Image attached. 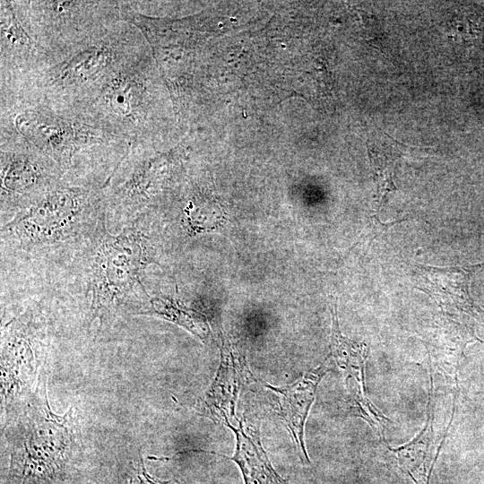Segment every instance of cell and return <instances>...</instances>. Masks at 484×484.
Wrapping results in <instances>:
<instances>
[{
	"label": "cell",
	"instance_id": "6da1fadb",
	"mask_svg": "<svg viewBox=\"0 0 484 484\" xmlns=\"http://www.w3.org/2000/svg\"><path fill=\"white\" fill-rule=\"evenodd\" d=\"M148 45L128 21L80 43L43 50L29 71L0 78V107L44 106L79 113L109 75Z\"/></svg>",
	"mask_w": 484,
	"mask_h": 484
},
{
	"label": "cell",
	"instance_id": "7a4b0ae2",
	"mask_svg": "<svg viewBox=\"0 0 484 484\" xmlns=\"http://www.w3.org/2000/svg\"><path fill=\"white\" fill-rule=\"evenodd\" d=\"M105 217L103 186L64 180L1 224L2 253L33 259L79 255Z\"/></svg>",
	"mask_w": 484,
	"mask_h": 484
},
{
	"label": "cell",
	"instance_id": "3957f363",
	"mask_svg": "<svg viewBox=\"0 0 484 484\" xmlns=\"http://www.w3.org/2000/svg\"><path fill=\"white\" fill-rule=\"evenodd\" d=\"M0 127L15 131L60 168L68 181L104 186L130 143L73 111L0 108Z\"/></svg>",
	"mask_w": 484,
	"mask_h": 484
},
{
	"label": "cell",
	"instance_id": "277c9868",
	"mask_svg": "<svg viewBox=\"0 0 484 484\" xmlns=\"http://www.w3.org/2000/svg\"><path fill=\"white\" fill-rule=\"evenodd\" d=\"M142 218L111 233L106 217L79 255L82 261L86 291L90 297V324H102L126 307L148 301L143 282L144 270L158 264L157 251L141 227Z\"/></svg>",
	"mask_w": 484,
	"mask_h": 484
},
{
	"label": "cell",
	"instance_id": "5b68a950",
	"mask_svg": "<svg viewBox=\"0 0 484 484\" xmlns=\"http://www.w3.org/2000/svg\"><path fill=\"white\" fill-rule=\"evenodd\" d=\"M162 80L148 43L109 75L78 114L130 145L154 146Z\"/></svg>",
	"mask_w": 484,
	"mask_h": 484
},
{
	"label": "cell",
	"instance_id": "8992f818",
	"mask_svg": "<svg viewBox=\"0 0 484 484\" xmlns=\"http://www.w3.org/2000/svg\"><path fill=\"white\" fill-rule=\"evenodd\" d=\"M124 2L12 0L20 21L43 50L85 41L126 21Z\"/></svg>",
	"mask_w": 484,
	"mask_h": 484
},
{
	"label": "cell",
	"instance_id": "52a82bcc",
	"mask_svg": "<svg viewBox=\"0 0 484 484\" xmlns=\"http://www.w3.org/2000/svg\"><path fill=\"white\" fill-rule=\"evenodd\" d=\"M175 153L131 144L103 186L106 219L128 226L154 207L170 178Z\"/></svg>",
	"mask_w": 484,
	"mask_h": 484
},
{
	"label": "cell",
	"instance_id": "ba28073f",
	"mask_svg": "<svg viewBox=\"0 0 484 484\" xmlns=\"http://www.w3.org/2000/svg\"><path fill=\"white\" fill-rule=\"evenodd\" d=\"M66 180L60 168L15 131L0 127V211L10 219L38 195Z\"/></svg>",
	"mask_w": 484,
	"mask_h": 484
},
{
	"label": "cell",
	"instance_id": "9c48e42d",
	"mask_svg": "<svg viewBox=\"0 0 484 484\" xmlns=\"http://www.w3.org/2000/svg\"><path fill=\"white\" fill-rule=\"evenodd\" d=\"M252 379L245 357L221 333L220 366L202 402L205 415L224 425L232 424L238 419L235 409L241 387Z\"/></svg>",
	"mask_w": 484,
	"mask_h": 484
},
{
	"label": "cell",
	"instance_id": "30bf717a",
	"mask_svg": "<svg viewBox=\"0 0 484 484\" xmlns=\"http://www.w3.org/2000/svg\"><path fill=\"white\" fill-rule=\"evenodd\" d=\"M479 265L436 267L418 264L415 266L419 282L416 288L428 293L445 314L484 319V311L473 302L469 291L471 275Z\"/></svg>",
	"mask_w": 484,
	"mask_h": 484
},
{
	"label": "cell",
	"instance_id": "8fae6325",
	"mask_svg": "<svg viewBox=\"0 0 484 484\" xmlns=\"http://www.w3.org/2000/svg\"><path fill=\"white\" fill-rule=\"evenodd\" d=\"M328 372V365L322 364L306 372L291 384L273 386L266 384L277 401V413L299 450L301 460L309 463L304 439L305 424L315 398V392L322 378Z\"/></svg>",
	"mask_w": 484,
	"mask_h": 484
},
{
	"label": "cell",
	"instance_id": "7c38bea8",
	"mask_svg": "<svg viewBox=\"0 0 484 484\" xmlns=\"http://www.w3.org/2000/svg\"><path fill=\"white\" fill-rule=\"evenodd\" d=\"M41 48L20 21L10 0L0 1V78L25 73L38 63Z\"/></svg>",
	"mask_w": 484,
	"mask_h": 484
},
{
	"label": "cell",
	"instance_id": "4fadbf2b",
	"mask_svg": "<svg viewBox=\"0 0 484 484\" xmlns=\"http://www.w3.org/2000/svg\"><path fill=\"white\" fill-rule=\"evenodd\" d=\"M430 389L427 419L421 431L410 442L398 447L387 448L395 455L400 466L416 484H429V478L436 461L443 438L434 429L433 376L430 368Z\"/></svg>",
	"mask_w": 484,
	"mask_h": 484
},
{
	"label": "cell",
	"instance_id": "5bb4252c",
	"mask_svg": "<svg viewBox=\"0 0 484 484\" xmlns=\"http://www.w3.org/2000/svg\"><path fill=\"white\" fill-rule=\"evenodd\" d=\"M238 426L225 424L236 436V448L231 459L239 467L245 484H287L272 466L264 451L256 423L238 419Z\"/></svg>",
	"mask_w": 484,
	"mask_h": 484
},
{
	"label": "cell",
	"instance_id": "9a60e30c",
	"mask_svg": "<svg viewBox=\"0 0 484 484\" xmlns=\"http://www.w3.org/2000/svg\"><path fill=\"white\" fill-rule=\"evenodd\" d=\"M479 339L471 329L450 319L438 325L432 353L438 368L457 385L458 367L467 343Z\"/></svg>",
	"mask_w": 484,
	"mask_h": 484
},
{
	"label": "cell",
	"instance_id": "2e32d148",
	"mask_svg": "<svg viewBox=\"0 0 484 484\" xmlns=\"http://www.w3.org/2000/svg\"><path fill=\"white\" fill-rule=\"evenodd\" d=\"M146 304V308L139 315L169 321L184 328L203 342L208 341L210 327L205 316L199 311L186 306L178 298L165 295H150Z\"/></svg>",
	"mask_w": 484,
	"mask_h": 484
},
{
	"label": "cell",
	"instance_id": "e0dca14e",
	"mask_svg": "<svg viewBox=\"0 0 484 484\" xmlns=\"http://www.w3.org/2000/svg\"><path fill=\"white\" fill-rule=\"evenodd\" d=\"M331 354L341 370L344 382L354 380L365 384V367L368 349L365 343H359L345 337L340 329L336 305L331 309Z\"/></svg>",
	"mask_w": 484,
	"mask_h": 484
},
{
	"label": "cell",
	"instance_id": "ac0fdd59",
	"mask_svg": "<svg viewBox=\"0 0 484 484\" xmlns=\"http://www.w3.org/2000/svg\"><path fill=\"white\" fill-rule=\"evenodd\" d=\"M368 156L376 184L375 203L378 212L389 193L397 190L393 182V166L396 158L390 151L368 145Z\"/></svg>",
	"mask_w": 484,
	"mask_h": 484
},
{
	"label": "cell",
	"instance_id": "d6986e66",
	"mask_svg": "<svg viewBox=\"0 0 484 484\" xmlns=\"http://www.w3.org/2000/svg\"><path fill=\"white\" fill-rule=\"evenodd\" d=\"M129 484H170L169 482H160L151 477L143 465L142 459H140L137 468L134 469V473L129 481Z\"/></svg>",
	"mask_w": 484,
	"mask_h": 484
}]
</instances>
